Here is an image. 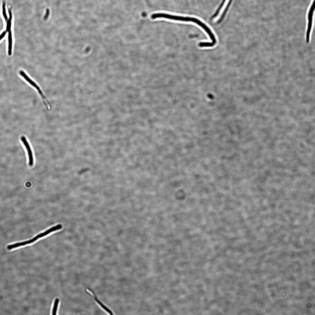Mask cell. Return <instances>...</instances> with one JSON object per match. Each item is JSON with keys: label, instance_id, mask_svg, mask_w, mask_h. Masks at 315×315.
I'll return each instance as SVG.
<instances>
[{"label": "cell", "instance_id": "1", "mask_svg": "<svg viewBox=\"0 0 315 315\" xmlns=\"http://www.w3.org/2000/svg\"><path fill=\"white\" fill-rule=\"evenodd\" d=\"M188 22H191L195 23L201 27L207 33L211 40V42H202L199 43V46L201 47H211L213 46L216 43L215 37L209 28L204 23L197 18L188 17Z\"/></svg>", "mask_w": 315, "mask_h": 315}, {"label": "cell", "instance_id": "2", "mask_svg": "<svg viewBox=\"0 0 315 315\" xmlns=\"http://www.w3.org/2000/svg\"><path fill=\"white\" fill-rule=\"evenodd\" d=\"M20 74L27 82L36 88L38 94L42 99L43 103L46 108L48 109H49L51 107L50 103L46 98L39 86L31 79L23 71H20Z\"/></svg>", "mask_w": 315, "mask_h": 315}, {"label": "cell", "instance_id": "3", "mask_svg": "<svg viewBox=\"0 0 315 315\" xmlns=\"http://www.w3.org/2000/svg\"><path fill=\"white\" fill-rule=\"evenodd\" d=\"M315 0H314L313 3L310 8L308 15V24L307 29L306 33V42L307 43H309V39L310 36V34L311 31L312 25V17L313 15V13L315 9Z\"/></svg>", "mask_w": 315, "mask_h": 315}, {"label": "cell", "instance_id": "4", "mask_svg": "<svg viewBox=\"0 0 315 315\" xmlns=\"http://www.w3.org/2000/svg\"><path fill=\"white\" fill-rule=\"evenodd\" d=\"M87 292L92 297L95 301L102 309L109 314H113V312L99 300L92 290L88 288Z\"/></svg>", "mask_w": 315, "mask_h": 315}, {"label": "cell", "instance_id": "5", "mask_svg": "<svg viewBox=\"0 0 315 315\" xmlns=\"http://www.w3.org/2000/svg\"><path fill=\"white\" fill-rule=\"evenodd\" d=\"M41 234V233L38 234L33 239L29 240L8 245L7 246V248L9 250H10L20 246H23L25 245L32 243L36 241L39 238L43 237L42 235Z\"/></svg>", "mask_w": 315, "mask_h": 315}, {"label": "cell", "instance_id": "6", "mask_svg": "<svg viewBox=\"0 0 315 315\" xmlns=\"http://www.w3.org/2000/svg\"><path fill=\"white\" fill-rule=\"evenodd\" d=\"M21 139L27 151L29 159V165L31 166H32L33 165L34 163V158L33 153L31 147L28 142L27 141L26 139L24 136H22Z\"/></svg>", "mask_w": 315, "mask_h": 315}, {"label": "cell", "instance_id": "7", "mask_svg": "<svg viewBox=\"0 0 315 315\" xmlns=\"http://www.w3.org/2000/svg\"><path fill=\"white\" fill-rule=\"evenodd\" d=\"M8 53L9 55H10L12 54V33L11 31L8 32Z\"/></svg>", "mask_w": 315, "mask_h": 315}, {"label": "cell", "instance_id": "8", "mask_svg": "<svg viewBox=\"0 0 315 315\" xmlns=\"http://www.w3.org/2000/svg\"><path fill=\"white\" fill-rule=\"evenodd\" d=\"M226 0H223L221 3L220 4V6L218 8L217 10L216 11L215 13H214V14L213 15V16L211 17V19H214L216 18L217 17V16L218 15L220 11L222 8Z\"/></svg>", "mask_w": 315, "mask_h": 315}, {"label": "cell", "instance_id": "9", "mask_svg": "<svg viewBox=\"0 0 315 315\" xmlns=\"http://www.w3.org/2000/svg\"><path fill=\"white\" fill-rule=\"evenodd\" d=\"M59 301V299L58 298H56L55 300L52 310V315H56V314Z\"/></svg>", "mask_w": 315, "mask_h": 315}, {"label": "cell", "instance_id": "10", "mask_svg": "<svg viewBox=\"0 0 315 315\" xmlns=\"http://www.w3.org/2000/svg\"><path fill=\"white\" fill-rule=\"evenodd\" d=\"M50 14V9L47 8L46 10V13L45 14L43 17V19L44 20H46L49 17Z\"/></svg>", "mask_w": 315, "mask_h": 315}, {"label": "cell", "instance_id": "11", "mask_svg": "<svg viewBox=\"0 0 315 315\" xmlns=\"http://www.w3.org/2000/svg\"><path fill=\"white\" fill-rule=\"evenodd\" d=\"M6 33V31L4 32L0 35V40L2 39L5 35Z\"/></svg>", "mask_w": 315, "mask_h": 315}]
</instances>
